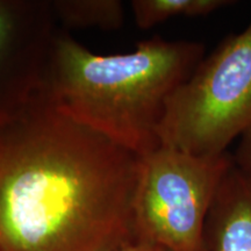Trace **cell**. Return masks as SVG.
I'll return each instance as SVG.
<instances>
[{"mask_svg":"<svg viewBox=\"0 0 251 251\" xmlns=\"http://www.w3.org/2000/svg\"><path fill=\"white\" fill-rule=\"evenodd\" d=\"M139 161L49 96L0 114V251H109L133 240Z\"/></svg>","mask_w":251,"mask_h":251,"instance_id":"obj_1","label":"cell"},{"mask_svg":"<svg viewBox=\"0 0 251 251\" xmlns=\"http://www.w3.org/2000/svg\"><path fill=\"white\" fill-rule=\"evenodd\" d=\"M197 41H141L127 54L97 55L59 41L49 98L59 112L137 156L158 148L170 94L205 57Z\"/></svg>","mask_w":251,"mask_h":251,"instance_id":"obj_2","label":"cell"},{"mask_svg":"<svg viewBox=\"0 0 251 251\" xmlns=\"http://www.w3.org/2000/svg\"><path fill=\"white\" fill-rule=\"evenodd\" d=\"M251 128V20L203 57L170 94L158 127L161 146L219 155Z\"/></svg>","mask_w":251,"mask_h":251,"instance_id":"obj_3","label":"cell"},{"mask_svg":"<svg viewBox=\"0 0 251 251\" xmlns=\"http://www.w3.org/2000/svg\"><path fill=\"white\" fill-rule=\"evenodd\" d=\"M233 165L228 151L193 155L159 146L140 156L133 200L135 238L168 251H202L207 214Z\"/></svg>","mask_w":251,"mask_h":251,"instance_id":"obj_4","label":"cell"},{"mask_svg":"<svg viewBox=\"0 0 251 251\" xmlns=\"http://www.w3.org/2000/svg\"><path fill=\"white\" fill-rule=\"evenodd\" d=\"M202 251H251V178L233 165L207 214Z\"/></svg>","mask_w":251,"mask_h":251,"instance_id":"obj_5","label":"cell"},{"mask_svg":"<svg viewBox=\"0 0 251 251\" xmlns=\"http://www.w3.org/2000/svg\"><path fill=\"white\" fill-rule=\"evenodd\" d=\"M233 4L231 0H134L131 8L137 26L149 29L169 19L206 17Z\"/></svg>","mask_w":251,"mask_h":251,"instance_id":"obj_6","label":"cell"},{"mask_svg":"<svg viewBox=\"0 0 251 251\" xmlns=\"http://www.w3.org/2000/svg\"><path fill=\"white\" fill-rule=\"evenodd\" d=\"M63 13L75 25L98 26L106 29L120 27L124 21V7L115 0L65 2Z\"/></svg>","mask_w":251,"mask_h":251,"instance_id":"obj_7","label":"cell"},{"mask_svg":"<svg viewBox=\"0 0 251 251\" xmlns=\"http://www.w3.org/2000/svg\"><path fill=\"white\" fill-rule=\"evenodd\" d=\"M233 159L238 170L251 178V128L240 137Z\"/></svg>","mask_w":251,"mask_h":251,"instance_id":"obj_8","label":"cell"},{"mask_svg":"<svg viewBox=\"0 0 251 251\" xmlns=\"http://www.w3.org/2000/svg\"><path fill=\"white\" fill-rule=\"evenodd\" d=\"M109 251H168L164 248L157 246V244L144 242V241H140L137 238H133V240L128 241L121 246H119L114 249Z\"/></svg>","mask_w":251,"mask_h":251,"instance_id":"obj_9","label":"cell"},{"mask_svg":"<svg viewBox=\"0 0 251 251\" xmlns=\"http://www.w3.org/2000/svg\"><path fill=\"white\" fill-rule=\"evenodd\" d=\"M9 29H11V23H9L8 15L0 8V48L7 37Z\"/></svg>","mask_w":251,"mask_h":251,"instance_id":"obj_10","label":"cell"}]
</instances>
